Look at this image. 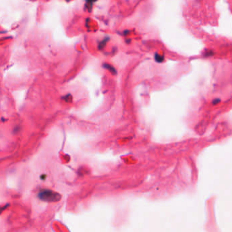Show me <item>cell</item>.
<instances>
[{"instance_id":"cell-1","label":"cell","mask_w":232,"mask_h":232,"mask_svg":"<svg viewBox=\"0 0 232 232\" xmlns=\"http://www.w3.org/2000/svg\"><path fill=\"white\" fill-rule=\"evenodd\" d=\"M39 199L44 202H54L59 201L61 198V196L59 193L54 192L51 190H42L38 194Z\"/></svg>"}]
</instances>
